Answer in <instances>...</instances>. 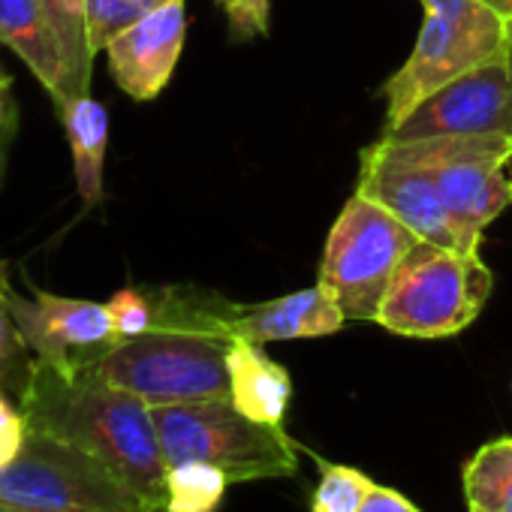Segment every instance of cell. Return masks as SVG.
Returning a JSON list of instances; mask_svg holds the SVG:
<instances>
[{
  "label": "cell",
  "mask_w": 512,
  "mask_h": 512,
  "mask_svg": "<svg viewBox=\"0 0 512 512\" xmlns=\"http://www.w3.org/2000/svg\"><path fill=\"white\" fill-rule=\"evenodd\" d=\"M0 512H22V509H13V506H7V503H0Z\"/></svg>",
  "instance_id": "obj_31"
},
{
  "label": "cell",
  "mask_w": 512,
  "mask_h": 512,
  "mask_svg": "<svg viewBox=\"0 0 512 512\" xmlns=\"http://www.w3.org/2000/svg\"><path fill=\"white\" fill-rule=\"evenodd\" d=\"M37 359L28 350L16 314H13V287H10V263L0 260V389L10 392L16 401L28 392L34 380Z\"/></svg>",
  "instance_id": "obj_18"
},
{
  "label": "cell",
  "mask_w": 512,
  "mask_h": 512,
  "mask_svg": "<svg viewBox=\"0 0 512 512\" xmlns=\"http://www.w3.org/2000/svg\"><path fill=\"white\" fill-rule=\"evenodd\" d=\"M506 136L512 139V118H509V127H506Z\"/></svg>",
  "instance_id": "obj_32"
},
{
  "label": "cell",
  "mask_w": 512,
  "mask_h": 512,
  "mask_svg": "<svg viewBox=\"0 0 512 512\" xmlns=\"http://www.w3.org/2000/svg\"><path fill=\"white\" fill-rule=\"evenodd\" d=\"M217 7L226 13L235 40H253L269 34V0H217Z\"/></svg>",
  "instance_id": "obj_25"
},
{
  "label": "cell",
  "mask_w": 512,
  "mask_h": 512,
  "mask_svg": "<svg viewBox=\"0 0 512 512\" xmlns=\"http://www.w3.org/2000/svg\"><path fill=\"white\" fill-rule=\"evenodd\" d=\"M28 434H31V425H28L22 404L10 392L0 389V470L10 467L19 458V452L28 443Z\"/></svg>",
  "instance_id": "obj_24"
},
{
  "label": "cell",
  "mask_w": 512,
  "mask_h": 512,
  "mask_svg": "<svg viewBox=\"0 0 512 512\" xmlns=\"http://www.w3.org/2000/svg\"><path fill=\"white\" fill-rule=\"evenodd\" d=\"M359 193L395 214L422 241L452 250H479V244L470 241L455 223L431 175L419 163H413L395 142L380 139L377 145L362 151Z\"/></svg>",
  "instance_id": "obj_11"
},
{
  "label": "cell",
  "mask_w": 512,
  "mask_h": 512,
  "mask_svg": "<svg viewBox=\"0 0 512 512\" xmlns=\"http://www.w3.org/2000/svg\"><path fill=\"white\" fill-rule=\"evenodd\" d=\"M506 512H512V503H509V509H506Z\"/></svg>",
  "instance_id": "obj_33"
},
{
  "label": "cell",
  "mask_w": 512,
  "mask_h": 512,
  "mask_svg": "<svg viewBox=\"0 0 512 512\" xmlns=\"http://www.w3.org/2000/svg\"><path fill=\"white\" fill-rule=\"evenodd\" d=\"M482 4H488L503 19H509V13H512V0H482Z\"/></svg>",
  "instance_id": "obj_28"
},
{
  "label": "cell",
  "mask_w": 512,
  "mask_h": 512,
  "mask_svg": "<svg viewBox=\"0 0 512 512\" xmlns=\"http://www.w3.org/2000/svg\"><path fill=\"white\" fill-rule=\"evenodd\" d=\"M31 431L58 437L97 458L145 503L166 512V455L151 404L91 368L58 371L43 362L22 395Z\"/></svg>",
  "instance_id": "obj_2"
},
{
  "label": "cell",
  "mask_w": 512,
  "mask_h": 512,
  "mask_svg": "<svg viewBox=\"0 0 512 512\" xmlns=\"http://www.w3.org/2000/svg\"><path fill=\"white\" fill-rule=\"evenodd\" d=\"M13 293L19 332L37 362L58 371H85L118 344L112 314L100 302L67 299L46 290Z\"/></svg>",
  "instance_id": "obj_10"
},
{
  "label": "cell",
  "mask_w": 512,
  "mask_h": 512,
  "mask_svg": "<svg viewBox=\"0 0 512 512\" xmlns=\"http://www.w3.org/2000/svg\"><path fill=\"white\" fill-rule=\"evenodd\" d=\"M467 512H506L512 503V437L488 440L464 464Z\"/></svg>",
  "instance_id": "obj_17"
},
{
  "label": "cell",
  "mask_w": 512,
  "mask_h": 512,
  "mask_svg": "<svg viewBox=\"0 0 512 512\" xmlns=\"http://www.w3.org/2000/svg\"><path fill=\"white\" fill-rule=\"evenodd\" d=\"M118 341L124 338H136L142 332H148L151 320H154V305H151V293L139 290V287H124L118 290L109 302H106Z\"/></svg>",
  "instance_id": "obj_23"
},
{
  "label": "cell",
  "mask_w": 512,
  "mask_h": 512,
  "mask_svg": "<svg viewBox=\"0 0 512 512\" xmlns=\"http://www.w3.org/2000/svg\"><path fill=\"white\" fill-rule=\"evenodd\" d=\"M422 31L404 67L386 82V130L398 127L446 82L506 55V19L482 0H422Z\"/></svg>",
  "instance_id": "obj_5"
},
{
  "label": "cell",
  "mask_w": 512,
  "mask_h": 512,
  "mask_svg": "<svg viewBox=\"0 0 512 512\" xmlns=\"http://www.w3.org/2000/svg\"><path fill=\"white\" fill-rule=\"evenodd\" d=\"M317 464L323 473L311 491V512H359L374 479L350 464H332L323 458H317Z\"/></svg>",
  "instance_id": "obj_21"
},
{
  "label": "cell",
  "mask_w": 512,
  "mask_h": 512,
  "mask_svg": "<svg viewBox=\"0 0 512 512\" xmlns=\"http://www.w3.org/2000/svg\"><path fill=\"white\" fill-rule=\"evenodd\" d=\"M0 503L22 512H160L97 458L43 431H31L0 470Z\"/></svg>",
  "instance_id": "obj_7"
},
{
  "label": "cell",
  "mask_w": 512,
  "mask_h": 512,
  "mask_svg": "<svg viewBox=\"0 0 512 512\" xmlns=\"http://www.w3.org/2000/svg\"><path fill=\"white\" fill-rule=\"evenodd\" d=\"M347 323L344 311L332 299V293L317 281V287L281 296L263 305H238L232 332L241 341L275 344V341H299V338H323L341 332Z\"/></svg>",
  "instance_id": "obj_14"
},
{
  "label": "cell",
  "mask_w": 512,
  "mask_h": 512,
  "mask_svg": "<svg viewBox=\"0 0 512 512\" xmlns=\"http://www.w3.org/2000/svg\"><path fill=\"white\" fill-rule=\"evenodd\" d=\"M58 37L64 43V55L76 82V91L85 97L91 94V67H94V52L88 43V28H85V10H82V0H43Z\"/></svg>",
  "instance_id": "obj_20"
},
{
  "label": "cell",
  "mask_w": 512,
  "mask_h": 512,
  "mask_svg": "<svg viewBox=\"0 0 512 512\" xmlns=\"http://www.w3.org/2000/svg\"><path fill=\"white\" fill-rule=\"evenodd\" d=\"M229 485L226 473L205 461L169 464L166 512H217Z\"/></svg>",
  "instance_id": "obj_19"
},
{
  "label": "cell",
  "mask_w": 512,
  "mask_h": 512,
  "mask_svg": "<svg viewBox=\"0 0 512 512\" xmlns=\"http://www.w3.org/2000/svg\"><path fill=\"white\" fill-rule=\"evenodd\" d=\"M187 34L184 0L148 13L127 31H121L103 52L118 88L136 103L154 100L172 79Z\"/></svg>",
  "instance_id": "obj_12"
},
{
  "label": "cell",
  "mask_w": 512,
  "mask_h": 512,
  "mask_svg": "<svg viewBox=\"0 0 512 512\" xmlns=\"http://www.w3.org/2000/svg\"><path fill=\"white\" fill-rule=\"evenodd\" d=\"M512 118V61H488L434 94H428L398 127L383 133L389 142H419L458 133H506Z\"/></svg>",
  "instance_id": "obj_9"
},
{
  "label": "cell",
  "mask_w": 512,
  "mask_h": 512,
  "mask_svg": "<svg viewBox=\"0 0 512 512\" xmlns=\"http://www.w3.org/2000/svg\"><path fill=\"white\" fill-rule=\"evenodd\" d=\"M506 58L512 61V13L506 19Z\"/></svg>",
  "instance_id": "obj_30"
},
{
  "label": "cell",
  "mask_w": 512,
  "mask_h": 512,
  "mask_svg": "<svg viewBox=\"0 0 512 512\" xmlns=\"http://www.w3.org/2000/svg\"><path fill=\"white\" fill-rule=\"evenodd\" d=\"M395 145L431 175L470 241L479 244L485 226L512 205V139L506 133H458Z\"/></svg>",
  "instance_id": "obj_8"
},
{
  "label": "cell",
  "mask_w": 512,
  "mask_h": 512,
  "mask_svg": "<svg viewBox=\"0 0 512 512\" xmlns=\"http://www.w3.org/2000/svg\"><path fill=\"white\" fill-rule=\"evenodd\" d=\"M229 401L250 419L266 425H284L293 401V380L263 344L235 338L229 350Z\"/></svg>",
  "instance_id": "obj_15"
},
{
  "label": "cell",
  "mask_w": 512,
  "mask_h": 512,
  "mask_svg": "<svg viewBox=\"0 0 512 512\" xmlns=\"http://www.w3.org/2000/svg\"><path fill=\"white\" fill-rule=\"evenodd\" d=\"M0 43L13 49L34 79L49 91L55 109H64L76 91L64 43L43 0H0Z\"/></svg>",
  "instance_id": "obj_13"
},
{
  "label": "cell",
  "mask_w": 512,
  "mask_h": 512,
  "mask_svg": "<svg viewBox=\"0 0 512 512\" xmlns=\"http://www.w3.org/2000/svg\"><path fill=\"white\" fill-rule=\"evenodd\" d=\"M166 4H172V0H82L91 52H103L121 31Z\"/></svg>",
  "instance_id": "obj_22"
},
{
  "label": "cell",
  "mask_w": 512,
  "mask_h": 512,
  "mask_svg": "<svg viewBox=\"0 0 512 512\" xmlns=\"http://www.w3.org/2000/svg\"><path fill=\"white\" fill-rule=\"evenodd\" d=\"M416 241L419 235L410 226L356 190L329 232L320 284L347 320L377 323L383 299Z\"/></svg>",
  "instance_id": "obj_6"
},
{
  "label": "cell",
  "mask_w": 512,
  "mask_h": 512,
  "mask_svg": "<svg viewBox=\"0 0 512 512\" xmlns=\"http://www.w3.org/2000/svg\"><path fill=\"white\" fill-rule=\"evenodd\" d=\"M70 151H73V172L76 187L85 202V208H94L103 199V166H106V148H109V115L106 109L91 97H76L64 109H58Z\"/></svg>",
  "instance_id": "obj_16"
},
{
  "label": "cell",
  "mask_w": 512,
  "mask_h": 512,
  "mask_svg": "<svg viewBox=\"0 0 512 512\" xmlns=\"http://www.w3.org/2000/svg\"><path fill=\"white\" fill-rule=\"evenodd\" d=\"M491 287V269L479 250H452L419 238L404 256L377 323L407 338H449L482 314Z\"/></svg>",
  "instance_id": "obj_4"
},
{
  "label": "cell",
  "mask_w": 512,
  "mask_h": 512,
  "mask_svg": "<svg viewBox=\"0 0 512 512\" xmlns=\"http://www.w3.org/2000/svg\"><path fill=\"white\" fill-rule=\"evenodd\" d=\"M19 127V109L13 100V79L7 76V70L0 67V139H13Z\"/></svg>",
  "instance_id": "obj_27"
},
{
  "label": "cell",
  "mask_w": 512,
  "mask_h": 512,
  "mask_svg": "<svg viewBox=\"0 0 512 512\" xmlns=\"http://www.w3.org/2000/svg\"><path fill=\"white\" fill-rule=\"evenodd\" d=\"M359 512H422V509L410 497H404L401 491L374 482V488L368 491V497H365Z\"/></svg>",
  "instance_id": "obj_26"
},
{
  "label": "cell",
  "mask_w": 512,
  "mask_h": 512,
  "mask_svg": "<svg viewBox=\"0 0 512 512\" xmlns=\"http://www.w3.org/2000/svg\"><path fill=\"white\" fill-rule=\"evenodd\" d=\"M166 464L205 461L235 482L287 479L299 473V446L284 425L244 416L232 401L151 407Z\"/></svg>",
  "instance_id": "obj_3"
},
{
  "label": "cell",
  "mask_w": 512,
  "mask_h": 512,
  "mask_svg": "<svg viewBox=\"0 0 512 512\" xmlns=\"http://www.w3.org/2000/svg\"><path fill=\"white\" fill-rule=\"evenodd\" d=\"M148 293L154 305L148 332L118 341L91 371L151 407L229 401V350L238 305L196 287H157Z\"/></svg>",
  "instance_id": "obj_1"
},
{
  "label": "cell",
  "mask_w": 512,
  "mask_h": 512,
  "mask_svg": "<svg viewBox=\"0 0 512 512\" xmlns=\"http://www.w3.org/2000/svg\"><path fill=\"white\" fill-rule=\"evenodd\" d=\"M7 139H0V184H4V175H7Z\"/></svg>",
  "instance_id": "obj_29"
}]
</instances>
